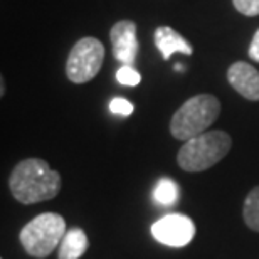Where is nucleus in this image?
Listing matches in <instances>:
<instances>
[{
  "label": "nucleus",
  "instance_id": "obj_7",
  "mask_svg": "<svg viewBox=\"0 0 259 259\" xmlns=\"http://www.w3.org/2000/svg\"><path fill=\"white\" fill-rule=\"evenodd\" d=\"M110 39L115 59L123 66H132L138 54L137 24L133 20H120L111 27Z\"/></svg>",
  "mask_w": 259,
  "mask_h": 259
},
{
  "label": "nucleus",
  "instance_id": "obj_15",
  "mask_svg": "<svg viewBox=\"0 0 259 259\" xmlns=\"http://www.w3.org/2000/svg\"><path fill=\"white\" fill-rule=\"evenodd\" d=\"M232 4H234L236 10H239L247 17L259 15V0H232Z\"/></svg>",
  "mask_w": 259,
  "mask_h": 259
},
{
  "label": "nucleus",
  "instance_id": "obj_13",
  "mask_svg": "<svg viewBox=\"0 0 259 259\" xmlns=\"http://www.w3.org/2000/svg\"><path fill=\"white\" fill-rule=\"evenodd\" d=\"M116 79L123 86H137L142 81V76L132 66H121L116 72Z\"/></svg>",
  "mask_w": 259,
  "mask_h": 259
},
{
  "label": "nucleus",
  "instance_id": "obj_10",
  "mask_svg": "<svg viewBox=\"0 0 259 259\" xmlns=\"http://www.w3.org/2000/svg\"><path fill=\"white\" fill-rule=\"evenodd\" d=\"M90 241H88L86 232L81 227H72L66 231L59 244V254L58 259H79L88 251Z\"/></svg>",
  "mask_w": 259,
  "mask_h": 259
},
{
  "label": "nucleus",
  "instance_id": "obj_12",
  "mask_svg": "<svg viewBox=\"0 0 259 259\" xmlns=\"http://www.w3.org/2000/svg\"><path fill=\"white\" fill-rule=\"evenodd\" d=\"M242 217L249 229L259 232V185L247 194L244 200V209H242Z\"/></svg>",
  "mask_w": 259,
  "mask_h": 259
},
{
  "label": "nucleus",
  "instance_id": "obj_2",
  "mask_svg": "<svg viewBox=\"0 0 259 259\" xmlns=\"http://www.w3.org/2000/svg\"><path fill=\"white\" fill-rule=\"evenodd\" d=\"M232 138L222 130H212L184 142L177 153L179 167L185 172H204L231 152Z\"/></svg>",
  "mask_w": 259,
  "mask_h": 259
},
{
  "label": "nucleus",
  "instance_id": "obj_9",
  "mask_svg": "<svg viewBox=\"0 0 259 259\" xmlns=\"http://www.w3.org/2000/svg\"><path fill=\"white\" fill-rule=\"evenodd\" d=\"M155 46L162 53L165 61H168L174 53H182L185 56H190L194 53V48L187 42V39L168 25H160L155 30Z\"/></svg>",
  "mask_w": 259,
  "mask_h": 259
},
{
  "label": "nucleus",
  "instance_id": "obj_5",
  "mask_svg": "<svg viewBox=\"0 0 259 259\" xmlns=\"http://www.w3.org/2000/svg\"><path fill=\"white\" fill-rule=\"evenodd\" d=\"M105 61V46L96 37H82L72 46L66 61V76L74 84H84L100 72Z\"/></svg>",
  "mask_w": 259,
  "mask_h": 259
},
{
  "label": "nucleus",
  "instance_id": "obj_14",
  "mask_svg": "<svg viewBox=\"0 0 259 259\" xmlns=\"http://www.w3.org/2000/svg\"><path fill=\"white\" fill-rule=\"evenodd\" d=\"M110 110L115 115L120 116H130L133 113V103L125 100V98H113L110 101Z\"/></svg>",
  "mask_w": 259,
  "mask_h": 259
},
{
  "label": "nucleus",
  "instance_id": "obj_1",
  "mask_svg": "<svg viewBox=\"0 0 259 259\" xmlns=\"http://www.w3.org/2000/svg\"><path fill=\"white\" fill-rule=\"evenodd\" d=\"M61 174L40 158H25L19 162L9 177L14 199L25 205L54 199L61 192Z\"/></svg>",
  "mask_w": 259,
  "mask_h": 259
},
{
  "label": "nucleus",
  "instance_id": "obj_11",
  "mask_svg": "<svg viewBox=\"0 0 259 259\" xmlns=\"http://www.w3.org/2000/svg\"><path fill=\"white\" fill-rule=\"evenodd\" d=\"M179 197H180V189L172 179L163 177L155 185L153 199L157 200L160 205H175Z\"/></svg>",
  "mask_w": 259,
  "mask_h": 259
},
{
  "label": "nucleus",
  "instance_id": "obj_4",
  "mask_svg": "<svg viewBox=\"0 0 259 259\" xmlns=\"http://www.w3.org/2000/svg\"><path fill=\"white\" fill-rule=\"evenodd\" d=\"M66 231L63 215L56 212H44L22 227L19 241L29 256L44 259L61 244Z\"/></svg>",
  "mask_w": 259,
  "mask_h": 259
},
{
  "label": "nucleus",
  "instance_id": "obj_16",
  "mask_svg": "<svg viewBox=\"0 0 259 259\" xmlns=\"http://www.w3.org/2000/svg\"><path fill=\"white\" fill-rule=\"evenodd\" d=\"M249 58L252 61H256V63H259V29L256 30L254 37H252V42L249 46Z\"/></svg>",
  "mask_w": 259,
  "mask_h": 259
},
{
  "label": "nucleus",
  "instance_id": "obj_6",
  "mask_svg": "<svg viewBox=\"0 0 259 259\" xmlns=\"http://www.w3.org/2000/svg\"><path fill=\"white\" fill-rule=\"evenodd\" d=\"M152 234L165 246L184 247L195 237V224L185 214H168L152 226Z\"/></svg>",
  "mask_w": 259,
  "mask_h": 259
},
{
  "label": "nucleus",
  "instance_id": "obj_3",
  "mask_svg": "<svg viewBox=\"0 0 259 259\" xmlns=\"http://www.w3.org/2000/svg\"><path fill=\"white\" fill-rule=\"evenodd\" d=\"M221 115V101L217 96L202 93L189 98L170 120V133L180 142L205 133Z\"/></svg>",
  "mask_w": 259,
  "mask_h": 259
},
{
  "label": "nucleus",
  "instance_id": "obj_17",
  "mask_svg": "<svg viewBox=\"0 0 259 259\" xmlns=\"http://www.w3.org/2000/svg\"><path fill=\"white\" fill-rule=\"evenodd\" d=\"M5 95V81H4V77L0 79V96H4Z\"/></svg>",
  "mask_w": 259,
  "mask_h": 259
},
{
  "label": "nucleus",
  "instance_id": "obj_8",
  "mask_svg": "<svg viewBox=\"0 0 259 259\" xmlns=\"http://www.w3.org/2000/svg\"><path fill=\"white\" fill-rule=\"evenodd\" d=\"M227 81L242 98L259 101V71L249 63L237 61L227 69Z\"/></svg>",
  "mask_w": 259,
  "mask_h": 259
}]
</instances>
